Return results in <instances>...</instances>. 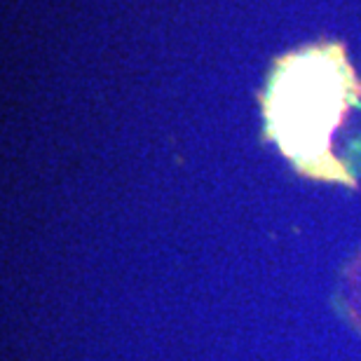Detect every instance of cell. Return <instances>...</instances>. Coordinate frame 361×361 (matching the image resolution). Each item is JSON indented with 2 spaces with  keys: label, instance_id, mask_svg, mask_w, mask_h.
Here are the masks:
<instances>
[{
  "label": "cell",
  "instance_id": "obj_1",
  "mask_svg": "<svg viewBox=\"0 0 361 361\" xmlns=\"http://www.w3.org/2000/svg\"><path fill=\"white\" fill-rule=\"evenodd\" d=\"M338 76L329 59L322 64H296L274 85L270 122L284 153L312 174L331 176L326 167V139L342 120L347 106L345 78Z\"/></svg>",
  "mask_w": 361,
  "mask_h": 361
}]
</instances>
